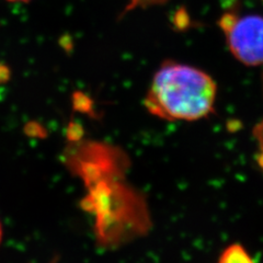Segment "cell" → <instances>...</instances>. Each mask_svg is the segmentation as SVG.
<instances>
[{"instance_id":"6da1fadb","label":"cell","mask_w":263,"mask_h":263,"mask_svg":"<svg viewBox=\"0 0 263 263\" xmlns=\"http://www.w3.org/2000/svg\"><path fill=\"white\" fill-rule=\"evenodd\" d=\"M217 86L208 72L166 61L155 72L144 99L147 111L166 121H197L215 105Z\"/></svg>"},{"instance_id":"7a4b0ae2","label":"cell","mask_w":263,"mask_h":263,"mask_svg":"<svg viewBox=\"0 0 263 263\" xmlns=\"http://www.w3.org/2000/svg\"><path fill=\"white\" fill-rule=\"evenodd\" d=\"M218 26L235 59L246 66L263 65V16L241 14L235 8L225 11Z\"/></svg>"},{"instance_id":"3957f363","label":"cell","mask_w":263,"mask_h":263,"mask_svg":"<svg viewBox=\"0 0 263 263\" xmlns=\"http://www.w3.org/2000/svg\"><path fill=\"white\" fill-rule=\"evenodd\" d=\"M218 263H254L242 246L233 245L221 253Z\"/></svg>"},{"instance_id":"277c9868","label":"cell","mask_w":263,"mask_h":263,"mask_svg":"<svg viewBox=\"0 0 263 263\" xmlns=\"http://www.w3.org/2000/svg\"><path fill=\"white\" fill-rule=\"evenodd\" d=\"M169 0H128L125 11L134 10L136 8H148L154 6H160L168 3Z\"/></svg>"},{"instance_id":"5b68a950","label":"cell","mask_w":263,"mask_h":263,"mask_svg":"<svg viewBox=\"0 0 263 263\" xmlns=\"http://www.w3.org/2000/svg\"><path fill=\"white\" fill-rule=\"evenodd\" d=\"M253 135H254V138H256L257 145H258V148H259L260 162L263 166V120L260 123H258L256 126H254Z\"/></svg>"},{"instance_id":"8992f818","label":"cell","mask_w":263,"mask_h":263,"mask_svg":"<svg viewBox=\"0 0 263 263\" xmlns=\"http://www.w3.org/2000/svg\"><path fill=\"white\" fill-rule=\"evenodd\" d=\"M7 2H10V3H28L30 0H7Z\"/></svg>"},{"instance_id":"52a82bcc","label":"cell","mask_w":263,"mask_h":263,"mask_svg":"<svg viewBox=\"0 0 263 263\" xmlns=\"http://www.w3.org/2000/svg\"><path fill=\"white\" fill-rule=\"evenodd\" d=\"M2 239H3V226H2V223H0V243H2Z\"/></svg>"}]
</instances>
